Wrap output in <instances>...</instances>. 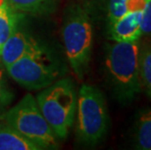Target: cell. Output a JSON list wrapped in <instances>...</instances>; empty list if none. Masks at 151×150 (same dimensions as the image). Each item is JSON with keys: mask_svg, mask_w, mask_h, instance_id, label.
I'll return each mask as SVG.
<instances>
[{"mask_svg": "<svg viewBox=\"0 0 151 150\" xmlns=\"http://www.w3.org/2000/svg\"><path fill=\"white\" fill-rule=\"evenodd\" d=\"M76 138L87 146H94L105 138L109 114L104 94L98 88L84 84L77 95Z\"/></svg>", "mask_w": 151, "mask_h": 150, "instance_id": "277c9868", "label": "cell"}, {"mask_svg": "<svg viewBox=\"0 0 151 150\" xmlns=\"http://www.w3.org/2000/svg\"><path fill=\"white\" fill-rule=\"evenodd\" d=\"M12 94L8 90L7 85L5 83L4 76H3V71L0 65V116L4 113L5 107L7 106L8 103L12 100Z\"/></svg>", "mask_w": 151, "mask_h": 150, "instance_id": "9a60e30c", "label": "cell"}, {"mask_svg": "<svg viewBox=\"0 0 151 150\" xmlns=\"http://www.w3.org/2000/svg\"><path fill=\"white\" fill-rule=\"evenodd\" d=\"M140 27L141 31H142V35L151 36V0H147L142 10Z\"/></svg>", "mask_w": 151, "mask_h": 150, "instance_id": "2e32d148", "label": "cell"}, {"mask_svg": "<svg viewBox=\"0 0 151 150\" xmlns=\"http://www.w3.org/2000/svg\"><path fill=\"white\" fill-rule=\"evenodd\" d=\"M6 69L16 82L27 90L46 88L62 73L60 65L54 54L40 42Z\"/></svg>", "mask_w": 151, "mask_h": 150, "instance_id": "5b68a950", "label": "cell"}, {"mask_svg": "<svg viewBox=\"0 0 151 150\" xmlns=\"http://www.w3.org/2000/svg\"><path fill=\"white\" fill-rule=\"evenodd\" d=\"M22 22L24 19L0 48V63L5 66V68L17 62L39 42L25 30L22 27Z\"/></svg>", "mask_w": 151, "mask_h": 150, "instance_id": "52a82bcc", "label": "cell"}, {"mask_svg": "<svg viewBox=\"0 0 151 150\" xmlns=\"http://www.w3.org/2000/svg\"><path fill=\"white\" fill-rule=\"evenodd\" d=\"M0 150H40L8 124L0 123Z\"/></svg>", "mask_w": 151, "mask_h": 150, "instance_id": "9c48e42d", "label": "cell"}, {"mask_svg": "<svg viewBox=\"0 0 151 150\" xmlns=\"http://www.w3.org/2000/svg\"><path fill=\"white\" fill-rule=\"evenodd\" d=\"M139 79L141 88L151 98V42L139 49Z\"/></svg>", "mask_w": 151, "mask_h": 150, "instance_id": "4fadbf2b", "label": "cell"}, {"mask_svg": "<svg viewBox=\"0 0 151 150\" xmlns=\"http://www.w3.org/2000/svg\"><path fill=\"white\" fill-rule=\"evenodd\" d=\"M63 49L70 66L79 79L84 78L91 62L94 27L89 9L83 5H70L62 25Z\"/></svg>", "mask_w": 151, "mask_h": 150, "instance_id": "7a4b0ae2", "label": "cell"}, {"mask_svg": "<svg viewBox=\"0 0 151 150\" xmlns=\"http://www.w3.org/2000/svg\"><path fill=\"white\" fill-rule=\"evenodd\" d=\"M142 11H129L108 24L109 38L114 42H134L142 36L140 24Z\"/></svg>", "mask_w": 151, "mask_h": 150, "instance_id": "ba28073f", "label": "cell"}, {"mask_svg": "<svg viewBox=\"0 0 151 150\" xmlns=\"http://www.w3.org/2000/svg\"><path fill=\"white\" fill-rule=\"evenodd\" d=\"M130 0H107V21L113 23L127 12V3Z\"/></svg>", "mask_w": 151, "mask_h": 150, "instance_id": "5bb4252c", "label": "cell"}, {"mask_svg": "<svg viewBox=\"0 0 151 150\" xmlns=\"http://www.w3.org/2000/svg\"><path fill=\"white\" fill-rule=\"evenodd\" d=\"M38 107L59 139H65L73 126L77 93L68 78L60 79L44 88L36 97Z\"/></svg>", "mask_w": 151, "mask_h": 150, "instance_id": "3957f363", "label": "cell"}, {"mask_svg": "<svg viewBox=\"0 0 151 150\" xmlns=\"http://www.w3.org/2000/svg\"><path fill=\"white\" fill-rule=\"evenodd\" d=\"M22 19V13L15 10L7 0H0V48Z\"/></svg>", "mask_w": 151, "mask_h": 150, "instance_id": "30bf717a", "label": "cell"}, {"mask_svg": "<svg viewBox=\"0 0 151 150\" xmlns=\"http://www.w3.org/2000/svg\"><path fill=\"white\" fill-rule=\"evenodd\" d=\"M15 10L32 15H45L52 12L58 0H7Z\"/></svg>", "mask_w": 151, "mask_h": 150, "instance_id": "8fae6325", "label": "cell"}, {"mask_svg": "<svg viewBox=\"0 0 151 150\" xmlns=\"http://www.w3.org/2000/svg\"><path fill=\"white\" fill-rule=\"evenodd\" d=\"M5 123L41 149H57L58 136L48 124L32 95H25L3 116Z\"/></svg>", "mask_w": 151, "mask_h": 150, "instance_id": "8992f818", "label": "cell"}, {"mask_svg": "<svg viewBox=\"0 0 151 150\" xmlns=\"http://www.w3.org/2000/svg\"><path fill=\"white\" fill-rule=\"evenodd\" d=\"M139 40L108 44L104 54V76L114 98L122 104L134 100L141 90Z\"/></svg>", "mask_w": 151, "mask_h": 150, "instance_id": "6da1fadb", "label": "cell"}, {"mask_svg": "<svg viewBox=\"0 0 151 150\" xmlns=\"http://www.w3.org/2000/svg\"><path fill=\"white\" fill-rule=\"evenodd\" d=\"M136 148L151 150V109L140 112L137 117L134 133Z\"/></svg>", "mask_w": 151, "mask_h": 150, "instance_id": "7c38bea8", "label": "cell"}]
</instances>
